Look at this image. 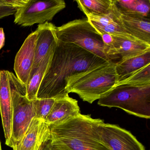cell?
<instances>
[{
	"label": "cell",
	"instance_id": "11",
	"mask_svg": "<svg viewBox=\"0 0 150 150\" xmlns=\"http://www.w3.org/2000/svg\"><path fill=\"white\" fill-rule=\"evenodd\" d=\"M0 113L6 144L11 147L13 106L8 71H0Z\"/></svg>",
	"mask_w": 150,
	"mask_h": 150
},
{
	"label": "cell",
	"instance_id": "1",
	"mask_svg": "<svg viewBox=\"0 0 150 150\" xmlns=\"http://www.w3.org/2000/svg\"><path fill=\"white\" fill-rule=\"evenodd\" d=\"M109 61L74 44L58 39L37 98L57 100L66 97L69 95L67 86L72 78Z\"/></svg>",
	"mask_w": 150,
	"mask_h": 150
},
{
	"label": "cell",
	"instance_id": "24",
	"mask_svg": "<svg viewBox=\"0 0 150 150\" xmlns=\"http://www.w3.org/2000/svg\"><path fill=\"white\" fill-rule=\"evenodd\" d=\"M42 150H59L52 145L50 139L45 142L43 145Z\"/></svg>",
	"mask_w": 150,
	"mask_h": 150
},
{
	"label": "cell",
	"instance_id": "27",
	"mask_svg": "<svg viewBox=\"0 0 150 150\" xmlns=\"http://www.w3.org/2000/svg\"><path fill=\"white\" fill-rule=\"evenodd\" d=\"M0 150H2V149H1V141H0Z\"/></svg>",
	"mask_w": 150,
	"mask_h": 150
},
{
	"label": "cell",
	"instance_id": "10",
	"mask_svg": "<svg viewBox=\"0 0 150 150\" xmlns=\"http://www.w3.org/2000/svg\"><path fill=\"white\" fill-rule=\"evenodd\" d=\"M36 30L29 35L16 54L14 70L16 77L26 86L32 71L35 57Z\"/></svg>",
	"mask_w": 150,
	"mask_h": 150
},
{
	"label": "cell",
	"instance_id": "5",
	"mask_svg": "<svg viewBox=\"0 0 150 150\" xmlns=\"http://www.w3.org/2000/svg\"><path fill=\"white\" fill-rule=\"evenodd\" d=\"M56 30L58 40L74 44L106 61H111L101 35L86 17L56 27Z\"/></svg>",
	"mask_w": 150,
	"mask_h": 150
},
{
	"label": "cell",
	"instance_id": "4",
	"mask_svg": "<svg viewBox=\"0 0 150 150\" xmlns=\"http://www.w3.org/2000/svg\"><path fill=\"white\" fill-rule=\"evenodd\" d=\"M98 100L100 106L119 108L136 116L150 118V84L116 85Z\"/></svg>",
	"mask_w": 150,
	"mask_h": 150
},
{
	"label": "cell",
	"instance_id": "19",
	"mask_svg": "<svg viewBox=\"0 0 150 150\" xmlns=\"http://www.w3.org/2000/svg\"><path fill=\"white\" fill-rule=\"evenodd\" d=\"M54 52L50 54L42 61L34 74L30 77L28 84L25 86L26 96L30 100L33 101L37 99L38 90L48 70Z\"/></svg>",
	"mask_w": 150,
	"mask_h": 150
},
{
	"label": "cell",
	"instance_id": "15",
	"mask_svg": "<svg viewBox=\"0 0 150 150\" xmlns=\"http://www.w3.org/2000/svg\"><path fill=\"white\" fill-rule=\"evenodd\" d=\"M115 55L121 60L137 57L150 51V44L137 38L111 35Z\"/></svg>",
	"mask_w": 150,
	"mask_h": 150
},
{
	"label": "cell",
	"instance_id": "25",
	"mask_svg": "<svg viewBox=\"0 0 150 150\" xmlns=\"http://www.w3.org/2000/svg\"><path fill=\"white\" fill-rule=\"evenodd\" d=\"M5 35L3 28H0V50L5 45Z\"/></svg>",
	"mask_w": 150,
	"mask_h": 150
},
{
	"label": "cell",
	"instance_id": "23",
	"mask_svg": "<svg viewBox=\"0 0 150 150\" xmlns=\"http://www.w3.org/2000/svg\"><path fill=\"white\" fill-rule=\"evenodd\" d=\"M28 0H0V19L15 14Z\"/></svg>",
	"mask_w": 150,
	"mask_h": 150
},
{
	"label": "cell",
	"instance_id": "7",
	"mask_svg": "<svg viewBox=\"0 0 150 150\" xmlns=\"http://www.w3.org/2000/svg\"><path fill=\"white\" fill-rule=\"evenodd\" d=\"M66 6L63 0H28L15 14L14 23L23 27L43 24L52 21Z\"/></svg>",
	"mask_w": 150,
	"mask_h": 150
},
{
	"label": "cell",
	"instance_id": "3",
	"mask_svg": "<svg viewBox=\"0 0 150 150\" xmlns=\"http://www.w3.org/2000/svg\"><path fill=\"white\" fill-rule=\"evenodd\" d=\"M117 81L115 63L109 61L72 78L67 91L68 94H77L82 100L92 103L114 87Z\"/></svg>",
	"mask_w": 150,
	"mask_h": 150
},
{
	"label": "cell",
	"instance_id": "16",
	"mask_svg": "<svg viewBox=\"0 0 150 150\" xmlns=\"http://www.w3.org/2000/svg\"><path fill=\"white\" fill-rule=\"evenodd\" d=\"M120 19L125 29L137 39L150 44V18L122 14Z\"/></svg>",
	"mask_w": 150,
	"mask_h": 150
},
{
	"label": "cell",
	"instance_id": "26",
	"mask_svg": "<svg viewBox=\"0 0 150 150\" xmlns=\"http://www.w3.org/2000/svg\"><path fill=\"white\" fill-rule=\"evenodd\" d=\"M43 144L41 146H40V147H39V149H38V150H42V148L43 145Z\"/></svg>",
	"mask_w": 150,
	"mask_h": 150
},
{
	"label": "cell",
	"instance_id": "13",
	"mask_svg": "<svg viewBox=\"0 0 150 150\" xmlns=\"http://www.w3.org/2000/svg\"><path fill=\"white\" fill-rule=\"evenodd\" d=\"M50 139L49 125L35 117L23 138L13 150H38L44 143Z\"/></svg>",
	"mask_w": 150,
	"mask_h": 150
},
{
	"label": "cell",
	"instance_id": "18",
	"mask_svg": "<svg viewBox=\"0 0 150 150\" xmlns=\"http://www.w3.org/2000/svg\"><path fill=\"white\" fill-rule=\"evenodd\" d=\"M115 2L122 14L150 18V0H117Z\"/></svg>",
	"mask_w": 150,
	"mask_h": 150
},
{
	"label": "cell",
	"instance_id": "20",
	"mask_svg": "<svg viewBox=\"0 0 150 150\" xmlns=\"http://www.w3.org/2000/svg\"><path fill=\"white\" fill-rule=\"evenodd\" d=\"M79 8L85 13L104 16L109 13L115 4V0L76 1Z\"/></svg>",
	"mask_w": 150,
	"mask_h": 150
},
{
	"label": "cell",
	"instance_id": "2",
	"mask_svg": "<svg viewBox=\"0 0 150 150\" xmlns=\"http://www.w3.org/2000/svg\"><path fill=\"white\" fill-rule=\"evenodd\" d=\"M104 123L90 115L80 114L50 125L51 143L59 150H110L100 135V127Z\"/></svg>",
	"mask_w": 150,
	"mask_h": 150
},
{
	"label": "cell",
	"instance_id": "14",
	"mask_svg": "<svg viewBox=\"0 0 150 150\" xmlns=\"http://www.w3.org/2000/svg\"><path fill=\"white\" fill-rule=\"evenodd\" d=\"M81 114L77 100L69 95L61 99H57L45 122L50 125L58 124Z\"/></svg>",
	"mask_w": 150,
	"mask_h": 150
},
{
	"label": "cell",
	"instance_id": "9",
	"mask_svg": "<svg viewBox=\"0 0 150 150\" xmlns=\"http://www.w3.org/2000/svg\"><path fill=\"white\" fill-rule=\"evenodd\" d=\"M56 28L54 24L50 22L38 25L36 30L37 35L35 60L30 77L34 74L42 61L55 51L58 41Z\"/></svg>",
	"mask_w": 150,
	"mask_h": 150
},
{
	"label": "cell",
	"instance_id": "22",
	"mask_svg": "<svg viewBox=\"0 0 150 150\" xmlns=\"http://www.w3.org/2000/svg\"><path fill=\"white\" fill-rule=\"evenodd\" d=\"M54 99H36L33 100L35 117L45 121L55 103Z\"/></svg>",
	"mask_w": 150,
	"mask_h": 150
},
{
	"label": "cell",
	"instance_id": "12",
	"mask_svg": "<svg viewBox=\"0 0 150 150\" xmlns=\"http://www.w3.org/2000/svg\"><path fill=\"white\" fill-rule=\"evenodd\" d=\"M85 14L100 32L121 37L135 38L131 35L124 28L120 19V13L115 1L112 10L108 14L104 16L95 15L90 13Z\"/></svg>",
	"mask_w": 150,
	"mask_h": 150
},
{
	"label": "cell",
	"instance_id": "17",
	"mask_svg": "<svg viewBox=\"0 0 150 150\" xmlns=\"http://www.w3.org/2000/svg\"><path fill=\"white\" fill-rule=\"evenodd\" d=\"M150 64V51L137 57L125 60H120L117 63H115L117 82L129 74Z\"/></svg>",
	"mask_w": 150,
	"mask_h": 150
},
{
	"label": "cell",
	"instance_id": "8",
	"mask_svg": "<svg viewBox=\"0 0 150 150\" xmlns=\"http://www.w3.org/2000/svg\"><path fill=\"white\" fill-rule=\"evenodd\" d=\"M100 135L110 150H145L130 132L118 125L104 123L100 127Z\"/></svg>",
	"mask_w": 150,
	"mask_h": 150
},
{
	"label": "cell",
	"instance_id": "21",
	"mask_svg": "<svg viewBox=\"0 0 150 150\" xmlns=\"http://www.w3.org/2000/svg\"><path fill=\"white\" fill-rule=\"evenodd\" d=\"M150 84V64L132 73L117 81L116 85L140 86Z\"/></svg>",
	"mask_w": 150,
	"mask_h": 150
},
{
	"label": "cell",
	"instance_id": "6",
	"mask_svg": "<svg viewBox=\"0 0 150 150\" xmlns=\"http://www.w3.org/2000/svg\"><path fill=\"white\" fill-rule=\"evenodd\" d=\"M13 106L11 148L18 144L35 117L33 101L26 96V87L13 72L8 71Z\"/></svg>",
	"mask_w": 150,
	"mask_h": 150
}]
</instances>
